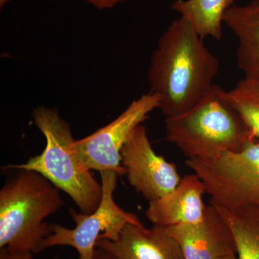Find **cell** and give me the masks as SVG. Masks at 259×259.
<instances>
[{"label": "cell", "instance_id": "8", "mask_svg": "<svg viewBox=\"0 0 259 259\" xmlns=\"http://www.w3.org/2000/svg\"><path fill=\"white\" fill-rule=\"evenodd\" d=\"M121 158L130 185L149 202L176 188L182 180L176 165L155 152L143 125L130 135Z\"/></svg>", "mask_w": 259, "mask_h": 259}, {"label": "cell", "instance_id": "13", "mask_svg": "<svg viewBox=\"0 0 259 259\" xmlns=\"http://www.w3.org/2000/svg\"><path fill=\"white\" fill-rule=\"evenodd\" d=\"M238 0H176L171 9L180 13L202 37H223V17Z\"/></svg>", "mask_w": 259, "mask_h": 259}, {"label": "cell", "instance_id": "17", "mask_svg": "<svg viewBox=\"0 0 259 259\" xmlns=\"http://www.w3.org/2000/svg\"><path fill=\"white\" fill-rule=\"evenodd\" d=\"M88 3L93 5L99 10L109 9L116 5L122 2L131 1V0H86Z\"/></svg>", "mask_w": 259, "mask_h": 259}, {"label": "cell", "instance_id": "2", "mask_svg": "<svg viewBox=\"0 0 259 259\" xmlns=\"http://www.w3.org/2000/svg\"><path fill=\"white\" fill-rule=\"evenodd\" d=\"M5 167L12 171L0 190V248L39 253L52 233L45 220L64 204L60 190L38 172Z\"/></svg>", "mask_w": 259, "mask_h": 259}, {"label": "cell", "instance_id": "12", "mask_svg": "<svg viewBox=\"0 0 259 259\" xmlns=\"http://www.w3.org/2000/svg\"><path fill=\"white\" fill-rule=\"evenodd\" d=\"M223 23L238 38L237 64L243 79L259 83V0L233 5L225 13Z\"/></svg>", "mask_w": 259, "mask_h": 259}, {"label": "cell", "instance_id": "7", "mask_svg": "<svg viewBox=\"0 0 259 259\" xmlns=\"http://www.w3.org/2000/svg\"><path fill=\"white\" fill-rule=\"evenodd\" d=\"M158 107L157 95L152 93L143 95L108 125L76 141V150L87 167L99 171L110 170L119 177L126 175L122 165L121 150L134 130Z\"/></svg>", "mask_w": 259, "mask_h": 259}, {"label": "cell", "instance_id": "6", "mask_svg": "<svg viewBox=\"0 0 259 259\" xmlns=\"http://www.w3.org/2000/svg\"><path fill=\"white\" fill-rule=\"evenodd\" d=\"M100 172L102 197L96 210L87 214L70 208V214L76 226L70 229L52 224V233L42 241V250L56 245H69L77 250L78 259H93L97 240L107 238L114 241L128 223L143 224L136 214L124 210L115 203L114 192L118 175L110 170Z\"/></svg>", "mask_w": 259, "mask_h": 259}, {"label": "cell", "instance_id": "4", "mask_svg": "<svg viewBox=\"0 0 259 259\" xmlns=\"http://www.w3.org/2000/svg\"><path fill=\"white\" fill-rule=\"evenodd\" d=\"M34 122L45 136L47 145L40 155L12 168L33 170L73 199L80 211L90 214L101 202L102 184L93 176L76 150L69 124L56 109L39 107L32 113Z\"/></svg>", "mask_w": 259, "mask_h": 259}, {"label": "cell", "instance_id": "11", "mask_svg": "<svg viewBox=\"0 0 259 259\" xmlns=\"http://www.w3.org/2000/svg\"><path fill=\"white\" fill-rule=\"evenodd\" d=\"M205 186L196 174L185 175L176 188L149 202L146 218L153 225L166 228L199 222L205 211Z\"/></svg>", "mask_w": 259, "mask_h": 259}, {"label": "cell", "instance_id": "16", "mask_svg": "<svg viewBox=\"0 0 259 259\" xmlns=\"http://www.w3.org/2000/svg\"><path fill=\"white\" fill-rule=\"evenodd\" d=\"M30 252H12L5 248H0V259H32Z\"/></svg>", "mask_w": 259, "mask_h": 259}, {"label": "cell", "instance_id": "21", "mask_svg": "<svg viewBox=\"0 0 259 259\" xmlns=\"http://www.w3.org/2000/svg\"><path fill=\"white\" fill-rule=\"evenodd\" d=\"M55 259H56V258H55Z\"/></svg>", "mask_w": 259, "mask_h": 259}, {"label": "cell", "instance_id": "5", "mask_svg": "<svg viewBox=\"0 0 259 259\" xmlns=\"http://www.w3.org/2000/svg\"><path fill=\"white\" fill-rule=\"evenodd\" d=\"M185 163L203 182L210 203L228 209L259 208V140L238 152Z\"/></svg>", "mask_w": 259, "mask_h": 259}, {"label": "cell", "instance_id": "1", "mask_svg": "<svg viewBox=\"0 0 259 259\" xmlns=\"http://www.w3.org/2000/svg\"><path fill=\"white\" fill-rule=\"evenodd\" d=\"M186 19L170 24L158 40L148 72L165 117L190 110L210 91L219 60Z\"/></svg>", "mask_w": 259, "mask_h": 259}, {"label": "cell", "instance_id": "14", "mask_svg": "<svg viewBox=\"0 0 259 259\" xmlns=\"http://www.w3.org/2000/svg\"><path fill=\"white\" fill-rule=\"evenodd\" d=\"M212 204V203H210ZM231 228L238 259H259V208L228 209L212 204Z\"/></svg>", "mask_w": 259, "mask_h": 259}, {"label": "cell", "instance_id": "9", "mask_svg": "<svg viewBox=\"0 0 259 259\" xmlns=\"http://www.w3.org/2000/svg\"><path fill=\"white\" fill-rule=\"evenodd\" d=\"M180 245L184 259H218L236 254L231 228L212 204L197 223L167 228Z\"/></svg>", "mask_w": 259, "mask_h": 259}, {"label": "cell", "instance_id": "20", "mask_svg": "<svg viewBox=\"0 0 259 259\" xmlns=\"http://www.w3.org/2000/svg\"><path fill=\"white\" fill-rule=\"evenodd\" d=\"M10 0H0V7H1V8H3V7H4L5 5Z\"/></svg>", "mask_w": 259, "mask_h": 259}, {"label": "cell", "instance_id": "10", "mask_svg": "<svg viewBox=\"0 0 259 259\" xmlns=\"http://www.w3.org/2000/svg\"><path fill=\"white\" fill-rule=\"evenodd\" d=\"M96 248L106 250L117 259H184L180 245L166 227L128 223L117 239L97 240Z\"/></svg>", "mask_w": 259, "mask_h": 259}, {"label": "cell", "instance_id": "3", "mask_svg": "<svg viewBox=\"0 0 259 259\" xmlns=\"http://www.w3.org/2000/svg\"><path fill=\"white\" fill-rule=\"evenodd\" d=\"M167 142L175 145L187 159H207L238 152L255 141L251 131L214 84L190 110L165 118Z\"/></svg>", "mask_w": 259, "mask_h": 259}, {"label": "cell", "instance_id": "18", "mask_svg": "<svg viewBox=\"0 0 259 259\" xmlns=\"http://www.w3.org/2000/svg\"><path fill=\"white\" fill-rule=\"evenodd\" d=\"M93 259H117L106 250L96 248L94 253Z\"/></svg>", "mask_w": 259, "mask_h": 259}, {"label": "cell", "instance_id": "19", "mask_svg": "<svg viewBox=\"0 0 259 259\" xmlns=\"http://www.w3.org/2000/svg\"><path fill=\"white\" fill-rule=\"evenodd\" d=\"M218 259H238L237 258L236 254H231L226 255V256L221 257V258Z\"/></svg>", "mask_w": 259, "mask_h": 259}, {"label": "cell", "instance_id": "15", "mask_svg": "<svg viewBox=\"0 0 259 259\" xmlns=\"http://www.w3.org/2000/svg\"><path fill=\"white\" fill-rule=\"evenodd\" d=\"M225 97L259 140V83L243 79L233 90H225Z\"/></svg>", "mask_w": 259, "mask_h": 259}]
</instances>
